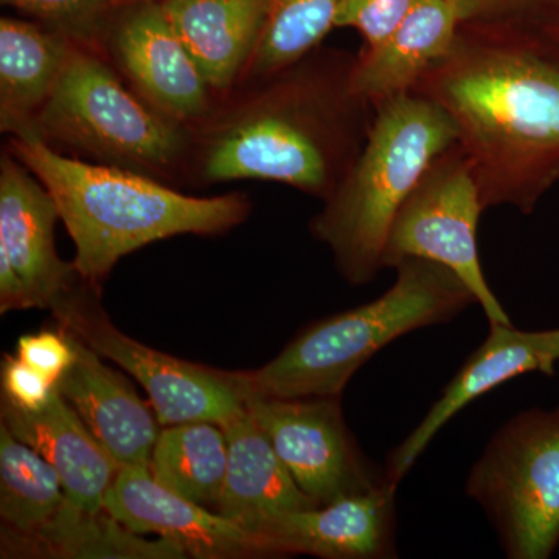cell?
<instances>
[{"instance_id":"obj_1","label":"cell","mask_w":559,"mask_h":559,"mask_svg":"<svg viewBox=\"0 0 559 559\" xmlns=\"http://www.w3.org/2000/svg\"><path fill=\"white\" fill-rule=\"evenodd\" d=\"M356 57L316 49L219 97L191 128L187 180H271L325 201L358 159L374 108L353 86Z\"/></svg>"},{"instance_id":"obj_2","label":"cell","mask_w":559,"mask_h":559,"mask_svg":"<svg viewBox=\"0 0 559 559\" xmlns=\"http://www.w3.org/2000/svg\"><path fill=\"white\" fill-rule=\"evenodd\" d=\"M414 92L454 121L485 210L530 215L559 183V62L532 43L462 27Z\"/></svg>"},{"instance_id":"obj_3","label":"cell","mask_w":559,"mask_h":559,"mask_svg":"<svg viewBox=\"0 0 559 559\" xmlns=\"http://www.w3.org/2000/svg\"><path fill=\"white\" fill-rule=\"evenodd\" d=\"M7 148L49 190L75 242L73 266L100 288L128 253L178 235H221L248 219L242 193L201 198L139 173L66 156L39 139L10 138Z\"/></svg>"},{"instance_id":"obj_4","label":"cell","mask_w":559,"mask_h":559,"mask_svg":"<svg viewBox=\"0 0 559 559\" xmlns=\"http://www.w3.org/2000/svg\"><path fill=\"white\" fill-rule=\"evenodd\" d=\"M455 143L454 121L425 95L411 92L374 108L358 159L310 224L342 277L366 285L384 270L385 242L400 209L430 164Z\"/></svg>"},{"instance_id":"obj_5","label":"cell","mask_w":559,"mask_h":559,"mask_svg":"<svg viewBox=\"0 0 559 559\" xmlns=\"http://www.w3.org/2000/svg\"><path fill=\"white\" fill-rule=\"evenodd\" d=\"M395 270V283L377 300L301 331L259 370L227 371L242 401L341 396L353 374L390 342L448 322L476 304L462 280L441 264L407 259Z\"/></svg>"},{"instance_id":"obj_6","label":"cell","mask_w":559,"mask_h":559,"mask_svg":"<svg viewBox=\"0 0 559 559\" xmlns=\"http://www.w3.org/2000/svg\"><path fill=\"white\" fill-rule=\"evenodd\" d=\"M33 139L165 183L189 173L190 128L162 116L100 51L86 47L70 51Z\"/></svg>"},{"instance_id":"obj_7","label":"cell","mask_w":559,"mask_h":559,"mask_svg":"<svg viewBox=\"0 0 559 559\" xmlns=\"http://www.w3.org/2000/svg\"><path fill=\"white\" fill-rule=\"evenodd\" d=\"M466 495L511 559H547L559 544V406L511 418L474 463Z\"/></svg>"},{"instance_id":"obj_8","label":"cell","mask_w":559,"mask_h":559,"mask_svg":"<svg viewBox=\"0 0 559 559\" xmlns=\"http://www.w3.org/2000/svg\"><path fill=\"white\" fill-rule=\"evenodd\" d=\"M484 212L468 156L455 143L430 164L400 209L385 242L382 266L395 267L407 259L441 264L471 290L489 325H511L481 270L477 227Z\"/></svg>"},{"instance_id":"obj_9","label":"cell","mask_w":559,"mask_h":559,"mask_svg":"<svg viewBox=\"0 0 559 559\" xmlns=\"http://www.w3.org/2000/svg\"><path fill=\"white\" fill-rule=\"evenodd\" d=\"M58 329L121 367L148 393L162 426L223 423L245 406L227 371L197 366L121 333L98 301V288L80 278L50 308Z\"/></svg>"},{"instance_id":"obj_10","label":"cell","mask_w":559,"mask_h":559,"mask_svg":"<svg viewBox=\"0 0 559 559\" xmlns=\"http://www.w3.org/2000/svg\"><path fill=\"white\" fill-rule=\"evenodd\" d=\"M245 406L316 506L389 484L353 440L341 396L245 399Z\"/></svg>"},{"instance_id":"obj_11","label":"cell","mask_w":559,"mask_h":559,"mask_svg":"<svg viewBox=\"0 0 559 559\" xmlns=\"http://www.w3.org/2000/svg\"><path fill=\"white\" fill-rule=\"evenodd\" d=\"M100 53L140 98L190 130L218 102L160 2L114 11L102 35Z\"/></svg>"},{"instance_id":"obj_12","label":"cell","mask_w":559,"mask_h":559,"mask_svg":"<svg viewBox=\"0 0 559 559\" xmlns=\"http://www.w3.org/2000/svg\"><path fill=\"white\" fill-rule=\"evenodd\" d=\"M103 509L131 532L154 533L189 557H264L255 533L164 487L150 468H120Z\"/></svg>"},{"instance_id":"obj_13","label":"cell","mask_w":559,"mask_h":559,"mask_svg":"<svg viewBox=\"0 0 559 559\" xmlns=\"http://www.w3.org/2000/svg\"><path fill=\"white\" fill-rule=\"evenodd\" d=\"M396 485L280 514L257 530L261 551L326 559H382L396 555Z\"/></svg>"},{"instance_id":"obj_14","label":"cell","mask_w":559,"mask_h":559,"mask_svg":"<svg viewBox=\"0 0 559 559\" xmlns=\"http://www.w3.org/2000/svg\"><path fill=\"white\" fill-rule=\"evenodd\" d=\"M489 326L487 341L463 364L417 428L389 455L384 471L390 484L399 487L440 429L474 400L532 371L554 377L559 362V329L522 331L500 323Z\"/></svg>"},{"instance_id":"obj_15","label":"cell","mask_w":559,"mask_h":559,"mask_svg":"<svg viewBox=\"0 0 559 559\" xmlns=\"http://www.w3.org/2000/svg\"><path fill=\"white\" fill-rule=\"evenodd\" d=\"M60 219L49 190L9 148L0 156V252L27 290L31 308H51L79 282L73 263L55 246Z\"/></svg>"},{"instance_id":"obj_16","label":"cell","mask_w":559,"mask_h":559,"mask_svg":"<svg viewBox=\"0 0 559 559\" xmlns=\"http://www.w3.org/2000/svg\"><path fill=\"white\" fill-rule=\"evenodd\" d=\"M66 334L75 348V359L57 381L58 392L119 468H150L159 419L123 374L106 366L83 342Z\"/></svg>"},{"instance_id":"obj_17","label":"cell","mask_w":559,"mask_h":559,"mask_svg":"<svg viewBox=\"0 0 559 559\" xmlns=\"http://www.w3.org/2000/svg\"><path fill=\"white\" fill-rule=\"evenodd\" d=\"M2 425L57 469L73 506L87 511L105 510L106 491L116 479L119 465L58 390L46 406L36 411L22 409L3 396Z\"/></svg>"},{"instance_id":"obj_18","label":"cell","mask_w":559,"mask_h":559,"mask_svg":"<svg viewBox=\"0 0 559 559\" xmlns=\"http://www.w3.org/2000/svg\"><path fill=\"white\" fill-rule=\"evenodd\" d=\"M462 25L455 0H417L388 39L356 57L355 91L373 108L411 94L450 55Z\"/></svg>"},{"instance_id":"obj_19","label":"cell","mask_w":559,"mask_h":559,"mask_svg":"<svg viewBox=\"0 0 559 559\" xmlns=\"http://www.w3.org/2000/svg\"><path fill=\"white\" fill-rule=\"evenodd\" d=\"M219 426L226 433L229 455L216 513L257 533L280 514L316 507L246 406Z\"/></svg>"},{"instance_id":"obj_20","label":"cell","mask_w":559,"mask_h":559,"mask_svg":"<svg viewBox=\"0 0 559 559\" xmlns=\"http://www.w3.org/2000/svg\"><path fill=\"white\" fill-rule=\"evenodd\" d=\"M162 9L219 97L238 86L263 33L267 0H167Z\"/></svg>"},{"instance_id":"obj_21","label":"cell","mask_w":559,"mask_h":559,"mask_svg":"<svg viewBox=\"0 0 559 559\" xmlns=\"http://www.w3.org/2000/svg\"><path fill=\"white\" fill-rule=\"evenodd\" d=\"M76 44L36 21L0 20V130L35 138L36 120Z\"/></svg>"},{"instance_id":"obj_22","label":"cell","mask_w":559,"mask_h":559,"mask_svg":"<svg viewBox=\"0 0 559 559\" xmlns=\"http://www.w3.org/2000/svg\"><path fill=\"white\" fill-rule=\"evenodd\" d=\"M3 557L39 558H186V551L167 539H140L138 533L114 520L106 510L87 511L66 500L53 520L36 532H3Z\"/></svg>"},{"instance_id":"obj_23","label":"cell","mask_w":559,"mask_h":559,"mask_svg":"<svg viewBox=\"0 0 559 559\" xmlns=\"http://www.w3.org/2000/svg\"><path fill=\"white\" fill-rule=\"evenodd\" d=\"M227 455L226 433L218 423H180L160 430L150 471L164 487L216 509L226 479Z\"/></svg>"},{"instance_id":"obj_24","label":"cell","mask_w":559,"mask_h":559,"mask_svg":"<svg viewBox=\"0 0 559 559\" xmlns=\"http://www.w3.org/2000/svg\"><path fill=\"white\" fill-rule=\"evenodd\" d=\"M68 496L60 474L5 425L0 428V516L5 532L24 533L53 520Z\"/></svg>"},{"instance_id":"obj_25","label":"cell","mask_w":559,"mask_h":559,"mask_svg":"<svg viewBox=\"0 0 559 559\" xmlns=\"http://www.w3.org/2000/svg\"><path fill=\"white\" fill-rule=\"evenodd\" d=\"M342 0H267V16L240 84L266 79L319 49Z\"/></svg>"},{"instance_id":"obj_26","label":"cell","mask_w":559,"mask_h":559,"mask_svg":"<svg viewBox=\"0 0 559 559\" xmlns=\"http://www.w3.org/2000/svg\"><path fill=\"white\" fill-rule=\"evenodd\" d=\"M462 27L530 40L559 20V0H455Z\"/></svg>"},{"instance_id":"obj_27","label":"cell","mask_w":559,"mask_h":559,"mask_svg":"<svg viewBox=\"0 0 559 559\" xmlns=\"http://www.w3.org/2000/svg\"><path fill=\"white\" fill-rule=\"evenodd\" d=\"M32 21L60 33L76 46L100 51L103 32L117 0H2Z\"/></svg>"},{"instance_id":"obj_28","label":"cell","mask_w":559,"mask_h":559,"mask_svg":"<svg viewBox=\"0 0 559 559\" xmlns=\"http://www.w3.org/2000/svg\"><path fill=\"white\" fill-rule=\"evenodd\" d=\"M417 0H342L334 27L355 28L364 50L380 46L406 20Z\"/></svg>"},{"instance_id":"obj_29","label":"cell","mask_w":559,"mask_h":559,"mask_svg":"<svg viewBox=\"0 0 559 559\" xmlns=\"http://www.w3.org/2000/svg\"><path fill=\"white\" fill-rule=\"evenodd\" d=\"M16 356L57 382L72 366L75 348L64 331H40L21 337Z\"/></svg>"},{"instance_id":"obj_30","label":"cell","mask_w":559,"mask_h":559,"mask_svg":"<svg viewBox=\"0 0 559 559\" xmlns=\"http://www.w3.org/2000/svg\"><path fill=\"white\" fill-rule=\"evenodd\" d=\"M2 388L3 396L11 403L22 409L36 411L49 403L57 382L17 356H9L2 367Z\"/></svg>"},{"instance_id":"obj_31","label":"cell","mask_w":559,"mask_h":559,"mask_svg":"<svg viewBox=\"0 0 559 559\" xmlns=\"http://www.w3.org/2000/svg\"><path fill=\"white\" fill-rule=\"evenodd\" d=\"M527 43H532L533 46L538 47L540 51L559 62V20L540 31L535 38Z\"/></svg>"},{"instance_id":"obj_32","label":"cell","mask_w":559,"mask_h":559,"mask_svg":"<svg viewBox=\"0 0 559 559\" xmlns=\"http://www.w3.org/2000/svg\"><path fill=\"white\" fill-rule=\"evenodd\" d=\"M142 2H167V0H117V7L132 5V3Z\"/></svg>"}]
</instances>
